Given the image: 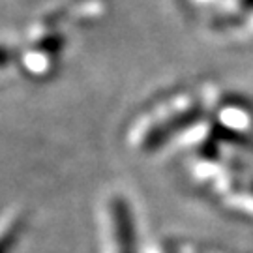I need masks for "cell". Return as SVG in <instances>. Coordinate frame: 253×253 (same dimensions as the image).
Segmentation results:
<instances>
[{"mask_svg": "<svg viewBox=\"0 0 253 253\" xmlns=\"http://www.w3.org/2000/svg\"><path fill=\"white\" fill-rule=\"evenodd\" d=\"M111 217L118 253H137L135 219L124 197H115L111 201Z\"/></svg>", "mask_w": 253, "mask_h": 253, "instance_id": "1", "label": "cell"}, {"mask_svg": "<svg viewBox=\"0 0 253 253\" xmlns=\"http://www.w3.org/2000/svg\"><path fill=\"white\" fill-rule=\"evenodd\" d=\"M201 118V109L193 107L190 111H184L176 117L165 120L162 124H158L156 127H152L143 139V148L146 152H154L158 148H162L171 137H174L176 133L184 131L188 126H191L193 122H197Z\"/></svg>", "mask_w": 253, "mask_h": 253, "instance_id": "2", "label": "cell"}, {"mask_svg": "<svg viewBox=\"0 0 253 253\" xmlns=\"http://www.w3.org/2000/svg\"><path fill=\"white\" fill-rule=\"evenodd\" d=\"M21 229H23V221H17L15 225L9 227L6 235L0 236V253H11L13 246L21 236Z\"/></svg>", "mask_w": 253, "mask_h": 253, "instance_id": "3", "label": "cell"}, {"mask_svg": "<svg viewBox=\"0 0 253 253\" xmlns=\"http://www.w3.org/2000/svg\"><path fill=\"white\" fill-rule=\"evenodd\" d=\"M248 190H250V193H252V195H253V180L250 182V186H248Z\"/></svg>", "mask_w": 253, "mask_h": 253, "instance_id": "4", "label": "cell"}]
</instances>
